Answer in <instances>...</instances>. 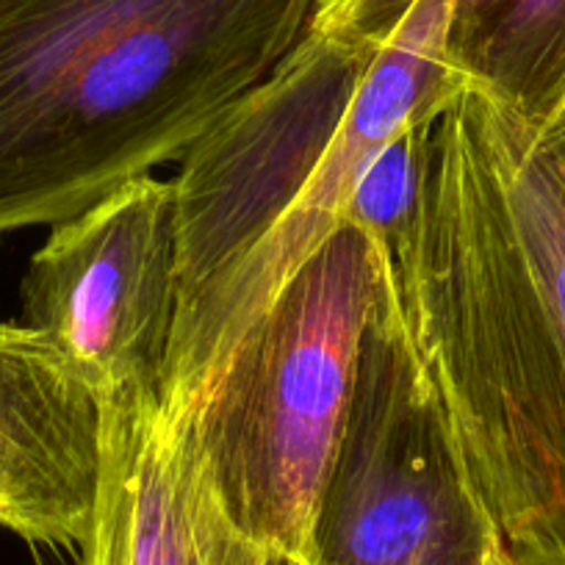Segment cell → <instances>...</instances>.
I'll return each instance as SVG.
<instances>
[{"label":"cell","instance_id":"obj_1","mask_svg":"<svg viewBox=\"0 0 565 565\" xmlns=\"http://www.w3.org/2000/svg\"><path fill=\"white\" fill-rule=\"evenodd\" d=\"M402 319L515 565H565V167L475 89L438 117Z\"/></svg>","mask_w":565,"mask_h":565},{"label":"cell","instance_id":"obj_2","mask_svg":"<svg viewBox=\"0 0 565 565\" xmlns=\"http://www.w3.org/2000/svg\"><path fill=\"white\" fill-rule=\"evenodd\" d=\"M452 0H319L306 36L181 161V308L161 407L186 413L289 277L344 222L358 178L463 92Z\"/></svg>","mask_w":565,"mask_h":565},{"label":"cell","instance_id":"obj_3","mask_svg":"<svg viewBox=\"0 0 565 565\" xmlns=\"http://www.w3.org/2000/svg\"><path fill=\"white\" fill-rule=\"evenodd\" d=\"M319 0H0V236L186 159Z\"/></svg>","mask_w":565,"mask_h":565},{"label":"cell","instance_id":"obj_4","mask_svg":"<svg viewBox=\"0 0 565 565\" xmlns=\"http://www.w3.org/2000/svg\"><path fill=\"white\" fill-rule=\"evenodd\" d=\"M391 255L341 222L289 277L183 422L238 526L280 565H317V515Z\"/></svg>","mask_w":565,"mask_h":565},{"label":"cell","instance_id":"obj_5","mask_svg":"<svg viewBox=\"0 0 565 565\" xmlns=\"http://www.w3.org/2000/svg\"><path fill=\"white\" fill-rule=\"evenodd\" d=\"M504 548L413 352L391 271L317 515V565H493Z\"/></svg>","mask_w":565,"mask_h":565},{"label":"cell","instance_id":"obj_6","mask_svg":"<svg viewBox=\"0 0 565 565\" xmlns=\"http://www.w3.org/2000/svg\"><path fill=\"white\" fill-rule=\"evenodd\" d=\"M40 330L97 399L161 394L181 308L175 181L141 175L53 225L23 277Z\"/></svg>","mask_w":565,"mask_h":565},{"label":"cell","instance_id":"obj_7","mask_svg":"<svg viewBox=\"0 0 565 565\" xmlns=\"http://www.w3.org/2000/svg\"><path fill=\"white\" fill-rule=\"evenodd\" d=\"M103 452L81 565H280L227 513L156 391L100 399Z\"/></svg>","mask_w":565,"mask_h":565},{"label":"cell","instance_id":"obj_8","mask_svg":"<svg viewBox=\"0 0 565 565\" xmlns=\"http://www.w3.org/2000/svg\"><path fill=\"white\" fill-rule=\"evenodd\" d=\"M103 411L62 352L0 322V530L81 546L100 482Z\"/></svg>","mask_w":565,"mask_h":565},{"label":"cell","instance_id":"obj_9","mask_svg":"<svg viewBox=\"0 0 565 565\" xmlns=\"http://www.w3.org/2000/svg\"><path fill=\"white\" fill-rule=\"evenodd\" d=\"M444 58L463 89L543 134L565 111V0H452Z\"/></svg>","mask_w":565,"mask_h":565},{"label":"cell","instance_id":"obj_10","mask_svg":"<svg viewBox=\"0 0 565 565\" xmlns=\"http://www.w3.org/2000/svg\"><path fill=\"white\" fill-rule=\"evenodd\" d=\"M436 122L438 119H430L402 128L358 178L344 209V222L366 231L388 253L407 236L416 220L430 170Z\"/></svg>","mask_w":565,"mask_h":565},{"label":"cell","instance_id":"obj_11","mask_svg":"<svg viewBox=\"0 0 565 565\" xmlns=\"http://www.w3.org/2000/svg\"><path fill=\"white\" fill-rule=\"evenodd\" d=\"M541 136H543V141H546L548 148H552V153L559 159V164L565 167V111L559 114V117L554 119L552 128L543 130Z\"/></svg>","mask_w":565,"mask_h":565},{"label":"cell","instance_id":"obj_12","mask_svg":"<svg viewBox=\"0 0 565 565\" xmlns=\"http://www.w3.org/2000/svg\"><path fill=\"white\" fill-rule=\"evenodd\" d=\"M493 565H513V559H510V554H502V557H499Z\"/></svg>","mask_w":565,"mask_h":565},{"label":"cell","instance_id":"obj_13","mask_svg":"<svg viewBox=\"0 0 565 565\" xmlns=\"http://www.w3.org/2000/svg\"><path fill=\"white\" fill-rule=\"evenodd\" d=\"M510 559H513V557H510Z\"/></svg>","mask_w":565,"mask_h":565},{"label":"cell","instance_id":"obj_14","mask_svg":"<svg viewBox=\"0 0 565 565\" xmlns=\"http://www.w3.org/2000/svg\"><path fill=\"white\" fill-rule=\"evenodd\" d=\"M513 565H515V563H513Z\"/></svg>","mask_w":565,"mask_h":565}]
</instances>
